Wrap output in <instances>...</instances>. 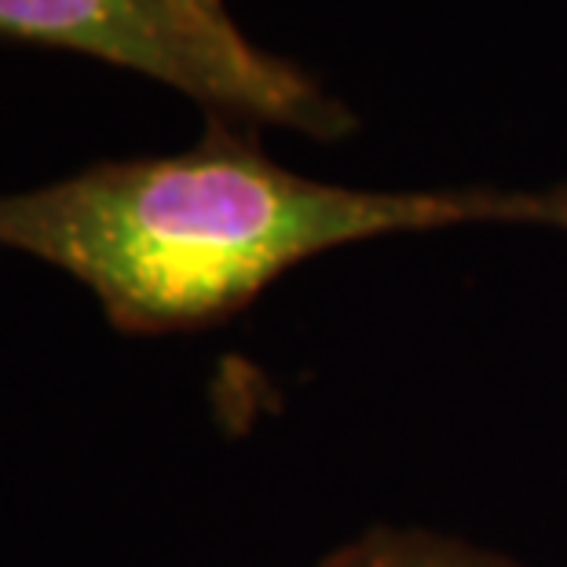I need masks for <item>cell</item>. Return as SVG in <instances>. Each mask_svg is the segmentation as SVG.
<instances>
[{
  "mask_svg": "<svg viewBox=\"0 0 567 567\" xmlns=\"http://www.w3.org/2000/svg\"><path fill=\"white\" fill-rule=\"evenodd\" d=\"M0 38L136 70L238 125H279L322 143L359 125L297 63L260 52L235 22L205 19L184 0H0Z\"/></svg>",
  "mask_w": 567,
  "mask_h": 567,
  "instance_id": "obj_2",
  "label": "cell"
},
{
  "mask_svg": "<svg viewBox=\"0 0 567 567\" xmlns=\"http://www.w3.org/2000/svg\"><path fill=\"white\" fill-rule=\"evenodd\" d=\"M468 224L567 231V184H322L271 162L252 125L213 117L190 151L100 162L59 184L0 195V246L74 275L114 330L132 337L220 322L319 252Z\"/></svg>",
  "mask_w": 567,
  "mask_h": 567,
  "instance_id": "obj_1",
  "label": "cell"
},
{
  "mask_svg": "<svg viewBox=\"0 0 567 567\" xmlns=\"http://www.w3.org/2000/svg\"><path fill=\"white\" fill-rule=\"evenodd\" d=\"M311 567H524L502 553L421 527H370Z\"/></svg>",
  "mask_w": 567,
  "mask_h": 567,
  "instance_id": "obj_3",
  "label": "cell"
},
{
  "mask_svg": "<svg viewBox=\"0 0 567 567\" xmlns=\"http://www.w3.org/2000/svg\"><path fill=\"white\" fill-rule=\"evenodd\" d=\"M184 4L190 11H198V16L213 19V22H231V19H227V11H224V0H184Z\"/></svg>",
  "mask_w": 567,
  "mask_h": 567,
  "instance_id": "obj_4",
  "label": "cell"
}]
</instances>
